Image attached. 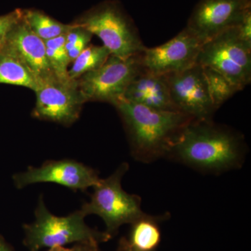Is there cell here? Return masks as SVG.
<instances>
[{
	"label": "cell",
	"mask_w": 251,
	"mask_h": 251,
	"mask_svg": "<svg viewBox=\"0 0 251 251\" xmlns=\"http://www.w3.org/2000/svg\"><path fill=\"white\" fill-rule=\"evenodd\" d=\"M247 153L244 136L213 120H193L172 143L166 158L208 174L241 168Z\"/></svg>",
	"instance_id": "6da1fadb"
},
{
	"label": "cell",
	"mask_w": 251,
	"mask_h": 251,
	"mask_svg": "<svg viewBox=\"0 0 251 251\" xmlns=\"http://www.w3.org/2000/svg\"><path fill=\"white\" fill-rule=\"evenodd\" d=\"M113 105L125 124L132 156L142 163L166 158L180 131L194 120L181 112L154 110L124 99Z\"/></svg>",
	"instance_id": "7a4b0ae2"
},
{
	"label": "cell",
	"mask_w": 251,
	"mask_h": 251,
	"mask_svg": "<svg viewBox=\"0 0 251 251\" xmlns=\"http://www.w3.org/2000/svg\"><path fill=\"white\" fill-rule=\"evenodd\" d=\"M85 216L80 209L66 216L54 215L41 196L35 210V220L23 226L25 245L30 251H39L44 248L65 247L73 243L99 245L111 239L106 232L89 227Z\"/></svg>",
	"instance_id": "3957f363"
},
{
	"label": "cell",
	"mask_w": 251,
	"mask_h": 251,
	"mask_svg": "<svg viewBox=\"0 0 251 251\" xmlns=\"http://www.w3.org/2000/svg\"><path fill=\"white\" fill-rule=\"evenodd\" d=\"M128 168V163H122L108 177L100 179L93 187L90 201L80 209L86 216L95 214L101 218L105 232L111 237L123 225L133 224L146 214L141 209V198L122 188V179Z\"/></svg>",
	"instance_id": "277c9868"
},
{
	"label": "cell",
	"mask_w": 251,
	"mask_h": 251,
	"mask_svg": "<svg viewBox=\"0 0 251 251\" xmlns=\"http://www.w3.org/2000/svg\"><path fill=\"white\" fill-rule=\"evenodd\" d=\"M76 23L98 36L111 55L128 58L146 49L134 23L115 3L102 4Z\"/></svg>",
	"instance_id": "5b68a950"
},
{
	"label": "cell",
	"mask_w": 251,
	"mask_h": 251,
	"mask_svg": "<svg viewBox=\"0 0 251 251\" xmlns=\"http://www.w3.org/2000/svg\"><path fill=\"white\" fill-rule=\"evenodd\" d=\"M197 64L210 68L243 90L251 82V45L229 28L202 44Z\"/></svg>",
	"instance_id": "8992f818"
},
{
	"label": "cell",
	"mask_w": 251,
	"mask_h": 251,
	"mask_svg": "<svg viewBox=\"0 0 251 251\" xmlns=\"http://www.w3.org/2000/svg\"><path fill=\"white\" fill-rule=\"evenodd\" d=\"M143 70L140 54L128 58L110 55L101 67L77 80L86 102H108L114 105L123 99L127 87Z\"/></svg>",
	"instance_id": "52a82bcc"
},
{
	"label": "cell",
	"mask_w": 251,
	"mask_h": 251,
	"mask_svg": "<svg viewBox=\"0 0 251 251\" xmlns=\"http://www.w3.org/2000/svg\"><path fill=\"white\" fill-rule=\"evenodd\" d=\"M173 103L179 112L196 120H212L213 104L203 68L199 64L164 75Z\"/></svg>",
	"instance_id": "ba28073f"
},
{
	"label": "cell",
	"mask_w": 251,
	"mask_h": 251,
	"mask_svg": "<svg viewBox=\"0 0 251 251\" xmlns=\"http://www.w3.org/2000/svg\"><path fill=\"white\" fill-rule=\"evenodd\" d=\"M202 44L186 27L166 44L144 50L140 54L142 67L147 72L163 76L183 72L197 64Z\"/></svg>",
	"instance_id": "9c48e42d"
},
{
	"label": "cell",
	"mask_w": 251,
	"mask_h": 251,
	"mask_svg": "<svg viewBox=\"0 0 251 251\" xmlns=\"http://www.w3.org/2000/svg\"><path fill=\"white\" fill-rule=\"evenodd\" d=\"M100 179L93 168L72 159L46 161L40 167H29L14 176L15 186L19 189L39 183H53L75 191L93 188Z\"/></svg>",
	"instance_id": "30bf717a"
},
{
	"label": "cell",
	"mask_w": 251,
	"mask_h": 251,
	"mask_svg": "<svg viewBox=\"0 0 251 251\" xmlns=\"http://www.w3.org/2000/svg\"><path fill=\"white\" fill-rule=\"evenodd\" d=\"M251 9V0H200L186 27L204 44L229 28L237 27Z\"/></svg>",
	"instance_id": "8fae6325"
},
{
	"label": "cell",
	"mask_w": 251,
	"mask_h": 251,
	"mask_svg": "<svg viewBox=\"0 0 251 251\" xmlns=\"http://www.w3.org/2000/svg\"><path fill=\"white\" fill-rule=\"evenodd\" d=\"M34 92L36 100L32 116L63 125L69 126L77 121L86 102L77 80L44 84Z\"/></svg>",
	"instance_id": "7c38bea8"
},
{
	"label": "cell",
	"mask_w": 251,
	"mask_h": 251,
	"mask_svg": "<svg viewBox=\"0 0 251 251\" xmlns=\"http://www.w3.org/2000/svg\"><path fill=\"white\" fill-rule=\"evenodd\" d=\"M5 44L18 54L41 86L59 81L50 64L44 41L33 32L23 17L10 31Z\"/></svg>",
	"instance_id": "4fadbf2b"
},
{
	"label": "cell",
	"mask_w": 251,
	"mask_h": 251,
	"mask_svg": "<svg viewBox=\"0 0 251 251\" xmlns=\"http://www.w3.org/2000/svg\"><path fill=\"white\" fill-rule=\"evenodd\" d=\"M123 99L154 110L179 112L172 100L166 77L143 68L127 87Z\"/></svg>",
	"instance_id": "5bb4252c"
},
{
	"label": "cell",
	"mask_w": 251,
	"mask_h": 251,
	"mask_svg": "<svg viewBox=\"0 0 251 251\" xmlns=\"http://www.w3.org/2000/svg\"><path fill=\"white\" fill-rule=\"evenodd\" d=\"M0 83L22 86L34 92L41 86L18 54L5 44L0 51Z\"/></svg>",
	"instance_id": "9a60e30c"
},
{
	"label": "cell",
	"mask_w": 251,
	"mask_h": 251,
	"mask_svg": "<svg viewBox=\"0 0 251 251\" xmlns=\"http://www.w3.org/2000/svg\"><path fill=\"white\" fill-rule=\"evenodd\" d=\"M166 215L151 216L146 214L131 224L128 245L136 251H156L161 242L159 224Z\"/></svg>",
	"instance_id": "2e32d148"
},
{
	"label": "cell",
	"mask_w": 251,
	"mask_h": 251,
	"mask_svg": "<svg viewBox=\"0 0 251 251\" xmlns=\"http://www.w3.org/2000/svg\"><path fill=\"white\" fill-rule=\"evenodd\" d=\"M23 18L33 32L43 41L67 34L75 26V23L63 24L39 11L30 10L23 11Z\"/></svg>",
	"instance_id": "e0dca14e"
},
{
	"label": "cell",
	"mask_w": 251,
	"mask_h": 251,
	"mask_svg": "<svg viewBox=\"0 0 251 251\" xmlns=\"http://www.w3.org/2000/svg\"><path fill=\"white\" fill-rule=\"evenodd\" d=\"M110 55V51L104 46H87L69 70V77L71 80H77L84 74L101 67Z\"/></svg>",
	"instance_id": "ac0fdd59"
},
{
	"label": "cell",
	"mask_w": 251,
	"mask_h": 251,
	"mask_svg": "<svg viewBox=\"0 0 251 251\" xmlns=\"http://www.w3.org/2000/svg\"><path fill=\"white\" fill-rule=\"evenodd\" d=\"M202 68L209 94L216 110L237 92L242 90L220 73L210 68Z\"/></svg>",
	"instance_id": "d6986e66"
},
{
	"label": "cell",
	"mask_w": 251,
	"mask_h": 251,
	"mask_svg": "<svg viewBox=\"0 0 251 251\" xmlns=\"http://www.w3.org/2000/svg\"><path fill=\"white\" fill-rule=\"evenodd\" d=\"M46 54L52 72L59 82L67 83L74 81L69 76L68 66L70 61L66 49L52 50L46 48Z\"/></svg>",
	"instance_id": "ffe728a7"
},
{
	"label": "cell",
	"mask_w": 251,
	"mask_h": 251,
	"mask_svg": "<svg viewBox=\"0 0 251 251\" xmlns=\"http://www.w3.org/2000/svg\"><path fill=\"white\" fill-rule=\"evenodd\" d=\"M22 17L23 12L21 11L0 16V47L4 46L10 31Z\"/></svg>",
	"instance_id": "44dd1931"
},
{
	"label": "cell",
	"mask_w": 251,
	"mask_h": 251,
	"mask_svg": "<svg viewBox=\"0 0 251 251\" xmlns=\"http://www.w3.org/2000/svg\"><path fill=\"white\" fill-rule=\"evenodd\" d=\"M237 27L243 40L251 45V9L246 13Z\"/></svg>",
	"instance_id": "7402d4cb"
},
{
	"label": "cell",
	"mask_w": 251,
	"mask_h": 251,
	"mask_svg": "<svg viewBox=\"0 0 251 251\" xmlns=\"http://www.w3.org/2000/svg\"><path fill=\"white\" fill-rule=\"evenodd\" d=\"M92 36H93V34H90L82 38L72 49L67 51L68 57H69L70 62H74L75 59L80 55L81 52L88 46L89 43L90 42L91 39H92Z\"/></svg>",
	"instance_id": "603a6c76"
},
{
	"label": "cell",
	"mask_w": 251,
	"mask_h": 251,
	"mask_svg": "<svg viewBox=\"0 0 251 251\" xmlns=\"http://www.w3.org/2000/svg\"><path fill=\"white\" fill-rule=\"evenodd\" d=\"M97 244H75L74 247L67 248L65 247H54L48 249L47 251H90Z\"/></svg>",
	"instance_id": "cb8c5ba5"
},
{
	"label": "cell",
	"mask_w": 251,
	"mask_h": 251,
	"mask_svg": "<svg viewBox=\"0 0 251 251\" xmlns=\"http://www.w3.org/2000/svg\"><path fill=\"white\" fill-rule=\"evenodd\" d=\"M128 242H127L126 239L125 238H123V239H121L120 242V245H119L118 249H117V251H127V249H128ZM90 251H100L99 250V246H96V247H94L91 249Z\"/></svg>",
	"instance_id": "d4e9b609"
},
{
	"label": "cell",
	"mask_w": 251,
	"mask_h": 251,
	"mask_svg": "<svg viewBox=\"0 0 251 251\" xmlns=\"http://www.w3.org/2000/svg\"><path fill=\"white\" fill-rule=\"evenodd\" d=\"M0 251H14L12 247L0 235Z\"/></svg>",
	"instance_id": "484cf974"
},
{
	"label": "cell",
	"mask_w": 251,
	"mask_h": 251,
	"mask_svg": "<svg viewBox=\"0 0 251 251\" xmlns=\"http://www.w3.org/2000/svg\"><path fill=\"white\" fill-rule=\"evenodd\" d=\"M127 251H136L133 250V249H132L131 248H130L129 247V245H128V249H127Z\"/></svg>",
	"instance_id": "4316f807"
},
{
	"label": "cell",
	"mask_w": 251,
	"mask_h": 251,
	"mask_svg": "<svg viewBox=\"0 0 251 251\" xmlns=\"http://www.w3.org/2000/svg\"><path fill=\"white\" fill-rule=\"evenodd\" d=\"M1 48H2V46H1V47H0V51H1Z\"/></svg>",
	"instance_id": "83f0119b"
}]
</instances>
